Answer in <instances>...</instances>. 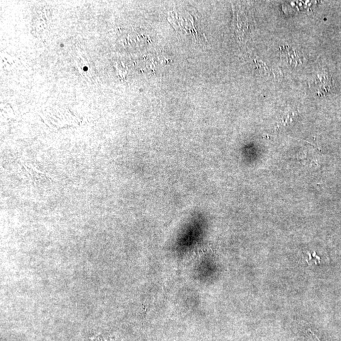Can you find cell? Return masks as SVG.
Segmentation results:
<instances>
[{
	"mask_svg": "<svg viewBox=\"0 0 341 341\" xmlns=\"http://www.w3.org/2000/svg\"><path fill=\"white\" fill-rule=\"evenodd\" d=\"M319 92L323 94L329 93L332 88V79L329 73L326 70H322L318 74Z\"/></svg>",
	"mask_w": 341,
	"mask_h": 341,
	"instance_id": "6da1fadb",
	"label": "cell"
},
{
	"mask_svg": "<svg viewBox=\"0 0 341 341\" xmlns=\"http://www.w3.org/2000/svg\"><path fill=\"white\" fill-rule=\"evenodd\" d=\"M287 52H286V55L289 62L292 63V64L297 65L302 64L301 57H299V54L297 55V53H298V52H297L296 51L292 49L290 50H287Z\"/></svg>",
	"mask_w": 341,
	"mask_h": 341,
	"instance_id": "7a4b0ae2",
	"label": "cell"
}]
</instances>
